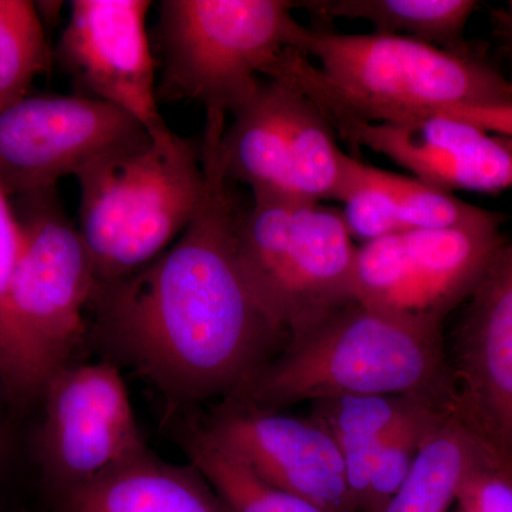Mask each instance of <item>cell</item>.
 Segmentation results:
<instances>
[{"mask_svg": "<svg viewBox=\"0 0 512 512\" xmlns=\"http://www.w3.org/2000/svg\"><path fill=\"white\" fill-rule=\"evenodd\" d=\"M60 512H229L192 464L177 466L147 451L59 495Z\"/></svg>", "mask_w": 512, "mask_h": 512, "instance_id": "obj_15", "label": "cell"}, {"mask_svg": "<svg viewBox=\"0 0 512 512\" xmlns=\"http://www.w3.org/2000/svg\"><path fill=\"white\" fill-rule=\"evenodd\" d=\"M286 96V143H288L289 197L320 202L335 200L345 153L335 140V130L298 84L284 74Z\"/></svg>", "mask_w": 512, "mask_h": 512, "instance_id": "obj_19", "label": "cell"}, {"mask_svg": "<svg viewBox=\"0 0 512 512\" xmlns=\"http://www.w3.org/2000/svg\"><path fill=\"white\" fill-rule=\"evenodd\" d=\"M320 19L365 20L380 35L407 37L463 52V33L478 8L474 0H311L298 2Z\"/></svg>", "mask_w": 512, "mask_h": 512, "instance_id": "obj_18", "label": "cell"}, {"mask_svg": "<svg viewBox=\"0 0 512 512\" xmlns=\"http://www.w3.org/2000/svg\"><path fill=\"white\" fill-rule=\"evenodd\" d=\"M322 111L343 140L390 158L423 183L447 192L512 190V138L447 114L372 123Z\"/></svg>", "mask_w": 512, "mask_h": 512, "instance_id": "obj_12", "label": "cell"}, {"mask_svg": "<svg viewBox=\"0 0 512 512\" xmlns=\"http://www.w3.org/2000/svg\"><path fill=\"white\" fill-rule=\"evenodd\" d=\"M375 183L392 204L404 229H446L501 224L494 212L458 200L451 192L440 190L392 171L370 167Z\"/></svg>", "mask_w": 512, "mask_h": 512, "instance_id": "obj_24", "label": "cell"}, {"mask_svg": "<svg viewBox=\"0 0 512 512\" xmlns=\"http://www.w3.org/2000/svg\"><path fill=\"white\" fill-rule=\"evenodd\" d=\"M286 96L281 77H265L247 106L234 114L220 143L222 170L247 184L254 198H291L288 184Z\"/></svg>", "mask_w": 512, "mask_h": 512, "instance_id": "obj_16", "label": "cell"}, {"mask_svg": "<svg viewBox=\"0 0 512 512\" xmlns=\"http://www.w3.org/2000/svg\"><path fill=\"white\" fill-rule=\"evenodd\" d=\"M470 298L451 370L454 413L512 457V244Z\"/></svg>", "mask_w": 512, "mask_h": 512, "instance_id": "obj_14", "label": "cell"}, {"mask_svg": "<svg viewBox=\"0 0 512 512\" xmlns=\"http://www.w3.org/2000/svg\"><path fill=\"white\" fill-rule=\"evenodd\" d=\"M150 134L106 101L33 96L0 110V185L9 197L52 190L67 175Z\"/></svg>", "mask_w": 512, "mask_h": 512, "instance_id": "obj_9", "label": "cell"}, {"mask_svg": "<svg viewBox=\"0 0 512 512\" xmlns=\"http://www.w3.org/2000/svg\"><path fill=\"white\" fill-rule=\"evenodd\" d=\"M256 301L286 340L356 301L357 248L342 211L296 198H254L237 229Z\"/></svg>", "mask_w": 512, "mask_h": 512, "instance_id": "obj_7", "label": "cell"}, {"mask_svg": "<svg viewBox=\"0 0 512 512\" xmlns=\"http://www.w3.org/2000/svg\"><path fill=\"white\" fill-rule=\"evenodd\" d=\"M23 249L0 316V384L13 403L42 397L90 333L96 276L55 188L20 197Z\"/></svg>", "mask_w": 512, "mask_h": 512, "instance_id": "obj_4", "label": "cell"}, {"mask_svg": "<svg viewBox=\"0 0 512 512\" xmlns=\"http://www.w3.org/2000/svg\"><path fill=\"white\" fill-rule=\"evenodd\" d=\"M150 8L148 0H73L59 57L87 97L123 110L158 137L171 130L158 110Z\"/></svg>", "mask_w": 512, "mask_h": 512, "instance_id": "obj_11", "label": "cell"}, {"mask_svg": "<svg viewBox=\"0 0 512 512\" xmlns=\"http://www.w3.org/2000/svg\"><path fill=\"white\" fill-rule=\"evenodd\" d=\"M222 134L204 133L205 197L170 249L140 271L96 284V338L168 402L237 396L284 346L239 261L244 208L222 170Z\"/></svg>", "mask_w": 512, "mask_h": 512, "instance_id": "obj_1", "label": "cell"}, {"mask_svg": "<svg viewBox=\"0 0 512 512\" xmlns=\"http://www.w3.org/2000/svg\"><path fill=\"white\" fill-rule=\"evenodd\" d=\"M80 229L96 284L140 271L194 221L205 197L201 148L170 131L87 165Z\"/></svg>", "mask_w": 512, "mask_h": 512, "instance_id": "obj_5", "label": "cell"}, {"mask_svg": "<svg viewBox=\"0 0 512 512\" xmlns=\"http://www.w3.org/2000/svg\"><path fill=\"white\" fill-rule=\"evenodd\" d=\"M23 249V228L8 192L0 185V316Z\"/></svg>", "mask_w": 512, "mask_h": 512, "instance_id": "obj_27", "label": "cell"}, {"mask_svg": "<svg viewBox=\"0 0 512 512\" xmlns=\"http://www.w3.org/2000/svg\"><path fill=\"white\" fill-rule=\"evenodd\" d=\"M500 32L508 47L512 50V0L508 2L507 8L500 13Z\"/></svg>", "mask_w": 512, "mask_h": 512, "instance_id": "obj_29", "label": "cell"}, {"mask_svg": "<svg viewBox=\"0 0 512 512\" xmlns=\"http://www.w3.org/2000/svg\"><path fill=\"white\" fill-rule=\"evenodd\" d=\"M456 501L458 512H512V457L487 441Z\"/></svg>", "mask_w": 512, "mask_h": 512, "instance_id": "obj_26", "label": "cell"}, {"mask_svg": "<svg viewBox=\"0 0 512 512\" xmlns=\"http://www.w3.org/2000/svg\"><path fill=\"white\" fill-rule=\"evenodd\" d=\"M440 328L441 320L349 303L286 340L235 403L278 412L305 400L414 396L453 409Z\"/></svg>", "mask_w": 512, "mask_h": 512, "instance_id": "obj_2", "label": "cell"}, {"mask_svg": "<svg viewBox=\"0 0 512 512\" xmlns=\"http://www.w3.org/2000/svg\"><path fill=\"white\" fill-rule=\"evenodd\" d=\"M505 247L500 224L403 229L357 248L356 301L443 320L470 298Z\"/></svg>", "mask_w": 512, "mask_h": 512, "instance_id": "obj_8", "label": "cell"}, {"mask_svg": "<svg viewBox=\"0 0 512 512\" xmlns=\"http://www.w3.org/2000/svg\"><path fill=\"white\" fill-rule=\"evenodd\" d=\"M440 114L467 121L495 136L512 138V106L454 109Z\"/></svg>", "mask_w": 512, "mask_h": 512, "instance_id": "obj_28", "label": "cell"}, {"mask_svg": "<svg viewBox=\"0 0 512 512\" xmlns=\"http://www.w3.org/2000/svg\"><path fill=\"white\" fill-rule=\"evenodd\" d=\"M485 443L454 410L448 413L424 440L409 474L382 512H447Z\"/></svg>", "mask_w": 512, "mask_h": 512, "instance_id": "obj_17", "label": "cell"}, {"mask_svg": "<svg viewBox=\"0 0 512 512\" xmlns=\"http://www.w3.org/2000/svg\"><path fill=\"white\" fill-rule=\"evenodd\" d=\"M451 412L453 409L433 400L412 397L384 434L362 512H382L409 474L424 440Z\"/></svg>", "mask_w": 512, "mask_h": 512, "instance_id": "obj_22", "label": "cell"}, {"mask_svg": "<svg viewBox=\"0 0 512 512\" xmlns=\"http://www.w3.org/2000/svg\"><path fill=\"white\" fill-rule=\"evenodd\" d=\"M414 396L338 397L315 403L313 419L332 434L345 461L350 493L362 512L384 434Z\"/></svg>", "mask_w": 512, "mask_h": 512, "instance_id": "obj_20", "label": "cell"}, {"mask_svg": "<svg viewBox=\"0 0 512 512\" xmlns=\"http://www.w3.org/2000/svg\"><path fill=\"white\" fill-rule=\"evenodd\" d=\"M42 399L37 448L57 495L150 451L114 363H74L50 380Z\"/></svg>", "mask_w": 512, "mask_h": 512, "instance_id": "obj_10", "label": "cell"}, {"mask_svg": "<svg viewBox=\"0 0 512 512\" xmlns=\"http://www.w3.org/2000/svg\"><path fill=\"white\" fill-rule=\"evenodd\" d=\"M345 205L342 211L352 238L366 242L403 231L392 204L370 175V165L345 154L342 178L336 198Z\"/></svg>", "mask_w": 512, "mask_h": 512, "instance_id": "obj_25", "label": "cell"}, {"mask_svg": "<svg viewBox=\"0 0 512 512\" xmlns=\"http://www.w3.org/2000/svg\"><path fill=\"white\" fill-rule=\"evenodd\" d=\"M204 427L269 484L325 512H359L338 444L313 417L234 402Z\"/></svg>", "mask_w": 512, "mask_h": 512, "instance_id": "obj_13", "label": "cell"}, {"mask_svg": "<svg viewBox=\"0 0 512 512\" xmlns=\"http://www.w3.org/2000/svg\"><path fill=\"white\" fill-rule=\"evenodd\" d=\"M284 74L322 110L397 121L454 109L512 106V83L467 53L407 39L303 29L265 77Z\"/></svg>", "mask_w": 512, "mask_h": 512, "instance_id": "obj_3", "label": "cell"}, {"mask_svg": "<svg viewBox=\"0 0 512 512\" xmlns=\"http://www.w3.org/2000/svg\"><path fill=\"white\" fill-rule=\"evenodd\" d=\"M181 443L229 512H325L259 477L205 427H185Z\"/></svg>", "mask_w": 512, "mask_h": 512, "instance_id": "obj_21", "label": "cell"}, {"mask_svg": "<svg viewBox=\"0 0 512 512\" xmlns=\"http://www.w3.org/2000/svg\"><path fill=\"white\" fill-rule=\"evenodd\" d=\"M47 63L49 49L35 3L0 0V110L28 96Z\"/></svg>", "mask_w": 512, "mask_h": 512, "instance_id": "obj_23", "label": "cell"}, {"mask_svg": "<svg viewBox=\"0 0 512 512\" xmlns=\"http://www.w3.org/2000/svg\"><path fill=\"white\" fill-rule=\"evenodd\" d=\"M3 450V436H2V427H0V457H2Z\"/></svg>", "mask_w": 512, "mask_h": 512, "instance_id": "obj_30", "label": "cell"}, {"mask_svg": "<svg viewBox=\"0 0 512 512\" xmlns=\"http://www.w3.org/2000/svg\"><path fill=\"white\" fill-rule=\"evenodd\" d=\"M288 0H163L158 40L164 67L158 97L192 100L207 121L225 123L258 92L305 26Z\"/></svg>", "mask_w": 512, "mask_h": 512, "instance_id": "obj_6", "label": "cell"}]
</instances>
